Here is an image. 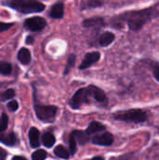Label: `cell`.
<instances>
[{
    "mask_svg": "<svg viewBox=\"0 0 159 160\" xmlns=\"http://www.w3.org/2000/svg\"><path fill=\"white\" fill-rule=\"evenodd\" d=\"M39 131L38 129H37L36 128H31V129L29 130V142H30V145L33 148H37L39 146L40 142H39Z\"/></svg>",
    "mask_w": 159,
    "mask_h": 160,
    "instance_id": "30bf717a",
    "label": "cell"
},
{
    "mask_svg": "<svg viewBox=\"0 0 159 160\" xmlns=\"http://www.w3.org/2000/svg\"><path fill=\"white\" fill-rule=\"evenodd\" d=\"M7 151L0 147V160H6V158H7Z\"/></svg>",
    "mask_w": 159,
    "mask_h": 160,
    "instance_id": "f546056e",
    "label": "cell"
},
{
    "mask_svg": "<svg viewBox=\"0 0 159 160\" xmlns=\"http://www.w3.org/2000/svg\"><path fill=\"white\" fill-rule=\"evenodd\" d=\"M114 38H115V36L112 32H105L104 34L101 35L99 38V44L103 47L109 46L111 43L113 42Z\"/></svg>",
    "mask_w": 159,
    "mask_h": 160,
    "instance_id": "4fadbf2b",
    "label": "cell"
},
{
    "mask_svg": "<svg viewBox=\"0 0 159 160\" xmlns=\"http://www.w3.org/2000/svg\"><path fill=\"white\" fill-rule=\"evenodd\" d=\"M34 41V38H33V37H27V38H26V43L27 44H30V43H32Z\"/></svg>",
    "mask_w": 159,
    "mask_h": 160,
    "instance_id": "4dcf8cb0",
    "label": "cell"
},
{
    "mask_svg": "<svg viewBox=\"0 0 159 160\" xmlns=\"http://www.w3.org/2000/svg\"><path fill=\"white\" fill-rule=\"evenodd\" d=\"M100 58V53L98 52H89L85 55L82 63L80 66L81 69H86L88 68L90 66H92L93 64H95L96 62H97Z\"/></svg>",
    "mask_w": 159,
    "mask_h": 160,
    "instance_id": "ba28073f",
    "label": "cell"
},
{
    "mask_svg": "<svg viewBox=\"0 0 159 160\" xmlns=\"http://www.w3.org/2000/svg\"><path fill=\"white\" fill-rule=\"evenodd\" d=\"M12 25H13L12 23H7V22H0V32H4V31L7 30Z\"/></svg>",
    "mask_w": 159,
    "mask_h": 160,
    "instance_id": "f1b7e54d",
    "label": "cell"
},
{
    "mask_svg": "<svg viewBox=\"0 0 159 160\" xmlns=\"http://www.w3.org/2000/svg\"><path fill=\"white\" fill-rule=\"evenodd\" d=\"M87 89H88L90 97L95 98L97 102H106V100H107L106 95L101 89H99L94 85H90L89 87H87Z\"/></svg>",
    "mask_w": 159,
    "mask_h": 160,
    "instance_id": "9c48e42d",
    "label": "cell"
},
{
    "mask_svg": "<svg viewBox=\"0 0 159 160\" xmlns=\"http://www.w3.org/2000/svg\"><path fill=\"white\" fill-rule=\"evenodd\" d=\"M105 129V127L99 123V122H92L89 127L87 128L86 129V133L87 135H91V134H95V133H97L99 131H102Z\"/></svg>",
    "mask_w": 159,
    "mask_h": 160,
    "instance_id": "5bb4252c",
    "label": "cell"
},
{
    "mask_svg": "<svg viewBox=\"0 0 159 160\" xmlns=\"http://www.w3.org/2000/svg\"><path fill=\"white\" fill-rule=\"evenodd\" d=\"M71 135L75 138L76 142H78L82 145L85 144L89 140V138L87 136V133H85L83 131H81V130H75V131H73L71 133Z\"/></svg>",
    "mask_w": 159,
    "mask_h": 160,
    "instance_id": "9a60e30c",
    "label": "cell"
},
{
    "mask_svg": "<svg viewBox=\"0 0 159 160\" xmlns=\"http://www.w3.org/2000/svg\"><path fill=\"white\" fill-rule=\"evenodd\" d=\"M12 160H27L26 158H22V157H14Z\"/></svg>",
    "mask_w": 159,
    "mask_h": 160,
    "instance_id": "1f68e13d",
    "label": "cell"
},
{
    "mask_svg": "<svg viewBox=\"0 0 159 160\" xmlns=\"http://www.w3.org/2000/svg\"><path fill=\"white\" fill-rule=\"evenodd\" d=\"M50 15L55 19L62 18L64 15V5L62 3H57V4L53 5V7L51 9Z\"/></svg>",
    "mask_w": 159,
    "mask_h": 160,
    "instance_id": "8fae6325",
    "label": "cell"
},
{
    "mask_svg": "<svg viewBox=\"0 0 159 160\" xmlns=\"http://www.w3.org/2000/svg\"><path fill=\"white\" fill-rule=\"evenodd\" d=\"M150 69L153 72V75L155 77V79L159 82V63L157 61H151L150 65H149Z\"/></svg>",
    "mask_w": 159,
    "mask_h": 160,
    "instance_id": "ffe728a7",
    "label": "cell"
},
{
    "mask_svg": "<svg viewBox=\"0 0 159 160\" xmlns=\"http://www.w3.org/2000/svg\"><path fill=\"white\" fill-rule=\"evenodd\" d=\"M114 118L116 120L125 121L127 123H142L147 120V114L145 112L140 109H132L126 112H117L114 114Z\"/></svg>",
    "mask_w": 159,
    "mask_h": 160,
    "instance_id": "3957f363",
    "label": "cell"
},
{
    "mask_svg": "<svg viewBox=\"0 0 159 160\" xmlns=\"http://www.w3.org/2000/svg\"><path fill=\"white\" fill-rule=\"evenodd\" d=\"M92 160H104V158H101V157H96V158H94Z\"/></svg>",
    "mask_w": 159,
    "mask_h": 160,
    "instance_id": "d6a6232c",
    "label": "cell"
},
{
    "mask_svg": "<svg viewBox=\"0 0 159 160\" xmlns=\"http://www.w3.org/2000/svg\"><path fill=\"white\" fill-rule=\"evenodd\" d=\"M8 124V117L7 116L6 113H3L2 116L0 117V132H3L4 130L7 129Z\"/></svg>",
    "mask_w": 159,
    "mask_h": 160,
    "instance_id": "603a6c76",
    "label": "cell"
},
{
    "mask_svg": "<svg viewBox=\"0 0 159 160\" xmlns=\"http://www.w3.org/2000/svg\"><path fill=\"white\" fill-rule=\"evenodd\" d=\"M15 96V92L13 89H7V91L4 92V94L2 95V100H7L10 99L12 98H14Z\"/></svg>",
    "mask_w": 159,
    "mask_h": 160,
    "instance_id": "d4e9b609",
    "label": "cell"
},
{
    "mask_svg": "<svg viewBox=\"0 0 159 160\" xmlns=\"http://www.w3.org/2000/svg\"><path fill=\"white\" fill-rule=\"evenodd\" d=\"M102 4L103 3L101 0H88L86 6L88 8H97V7H100Z\"/></svg>",
    "mask_w": 159,
    "mask_h": 160,
    "instance_id": "484cf974",
    "label": "cell"
},
{
    "mask_svg": "<svg viewBox=\"0 0 159 160\" xmlns=\"http://www.w3.org/2000/svg\"><path fill=\"white\" fill-rule=\"evenodd\" d=\"M18 59L20 60V62L23 65H27L29 64L30 60H31V54H30V52L25 49V48H22L20 50L19 53H18Z\"/></svg>",
    "mask_w": 159,
    "mask_h": 160,
    "instance_id": "2e32d148",
    "label": "cell"
},
{
    "mask_svg": "<svg viewBox=\"0 0 159 160\" xmlns=\"http://www.w3.org/2000/svg\"><path fill=\"white\" fill-rule=\"evenodd\" d=\"M89 98H90V95H89L88 89L82 88L74 94L69 104L73 109H79L82 104L89 102Z\"/></svg>",
    "mask_w": 159,
    "mask_h": 160,
    "instance_id": "5b68a950",
    "label": "cell"
},
{
    "mask_svg": "<svg viewBox=\"0 0 159 160\" xmlns=\"http://www.w3.org/2000/svg\"><path fill=\"white\" fill-rule=\"evenodd\" d=\"M157 15H159V5H156L150 8L126 12L120 16V19L127 23L131 31L138 32Z\"/></svg>",
    "mask_w": 159,
    "mask_h": 160,
    "instance_id": "6da1fadb",
    "label": "cell"
},
{
    "mask_svg": "<svg viewBox=\"0 0 159 160\" xmlns=\"http://www.w3.org/2000/svg\"><path fill=\"white\" fill-rule=\"evenodd\" d=\"M54 154L58 158H64V159H67L69 158L68 151L62 145H58V146H56L54 148Z\"/></svg>",
    "mask_w": 159,
    "mask_h": 160,
    "instance_id": "d6986e66",
    "label": "cell"
},
{
    "mask_svg": "<svg viewBox=\"0 0 159 160\" xmlns=\"http://www.w3.org/2000/svg\"><path fill=\"white\" fill-rule=\"evenodd\" d=\"M75 55H70L69 56V58H68V61H67V68H66V71H65V73L67 74L68 71H69V69H70V68L74 65V63H75Z\"/></svg>",
    "mask_w": 159,
    "mask_h": 160,
    "instance_id": "4316f807",
    "label": "cell"
},
{
    "mask_svg": "<svg viewBox=\"0 0 159 160\" xmlns=\"http://www.w3.org/2000/svg\"><path fill=\"white\" fill-rule=\"evenodd\" d=\"M83 25H84L85 27L101 26V25H104V21H103L102 18L96 17V18H92V19L85 20V21L83 22Z\"/></svg>",
    "mask_w": 159,
    "mask_h": 160,
    "instance_id": "e0dca14e",
    "label": "cell"
},
{
    "mask_svg": "<svg viewBox=\"0 0 159 160\" xmlns=\"http://www.w3.org/2000/svg\"><path fill=\"white\" fill-rule=\"evenodd\" d=\"M24 26L31 31H39L46 26V21L41 17H32L24 22Z\"/></svg>",
    "mask_w": 159,
    "mask_h": 160,
    "instance_id": "8992f818",
    "label": "cell"
},
{
    "mask_svg": "<svg viewBox=\"0 0 159 160\" xmlns=\"http://www.w3.org/2000/svg\"><path fill=\"white\" fill-rule=\"evenodd\" d=\"M69 149H70V153L72 155H74L77 151V142L71 134L69 137Z\"/></svg>",
    "mask_w": 159,
    "mask_h": 160,
    "instance_id": "cb8c5ba5",
    "label": "cell"
},
{
    "mask_svg": "<svg viewBox=\"0 0 159 160\" xmlns=\"http://www.w3.org/2000/svg\"><path fill=\"white\" fill-rule=\"evenodd\" d=\"M11 72V65L7 62L0 63V73L3 75H8Z\"/></svg>",
    "mask_w": 159,
    "mask_h": 160,
    "instance_id": "44dd1931",
    "label": "cell"
},
{
    "mask_svg": "<svg viewBox=\"0 0 159 160\" xmlns=\"http://www.w3.org/2000/svg\"><path fill=\"white\" fill-rule=\"evenodd\" d=\"M7 108L11 111V112H15L17 111V109L19 108V104L16 100H12L7 104Z\"/></svg>",
    "mask_w": 159,
    "mask_h": 160,
    "instance_id": "83f0119b",
    "label": "cell"
},
{
    "mask_svg": "<svg viewBox=\"0 0 159 160\" xmlns=\"http://www.w3.org/2000/svg\"><path fill=\"white\" fill-rule=\"evenodd\" d=\"M7 4L22 13L40 12L45 8V6L37 0H9Z\"/></svg>",
    "mask_w": 159,
    "mask_h": 160,
    "instance_id": "7a4b0ae2",
    "label": "cell"
},
{
    "mask_svg": "<svg viewBox=\"0 0 159 160\" xmlns=\"http://www.w3.org/2000/svg\"><path fill=\"white\" fill-rule=\"evenodd\" d=\"M42 142H43L44 146H46L47 148H51L55 143V138L52 134L47 132L42 137Z\"/></svg>",
    "mask_w": 159,
    "mask_h": 160,
    "instance_id": "ac0fdd59",
    "label": "cell"
},
{
    "mask_svg": "<svg viewBox=\"0 0 159 160\" xmlns=\"http://www.w3.org/2000/svg\"><path fill=\"white\" fill-rule=\"evenodd\" d=\"M0 142H3L6 145L12 146V145L15 144L16 137H15L14 133H12V132L7 133V134H4V133L1 132V134H0Z\"/></svg>",
    "mask_w": 159,
    "mask_h": 160,
    "instance_id": "7c38bea8",
    "label": "cell"
},
{
    "mask_svg": "<svg viewBox=\"0 0 159 160\" xmlns=\"http://www.w3.org/2000/svg\"><path fill=\"white\" fill-rule=\"evenodd\" d=\"M93 143L102 146H110L113 142V137L111 133L105 132L100 135H97L92 139Z\"/></svg>",
    "mask_w": 159,
    "mask_h": 160,
    "instance_id": "52a82bcc",
    "label": "cell"
},
{
    "mask_svg": "<svg viewBox=\"0 0 159 160\" xmlns=\"http://www.w3.org/2000/svg\"><path fill=\"white\" fill-rule=\"evenodd\" d=\"M35 112L37 118L46 123L53 122L55 119V115L57 112V108L55 106H42V105H36Z\"/></svg>",
    "mask_w": 159,
    "mask_h": 160,
    "instance_id": "277c9868",
    "label": "cell"
},
{
    "mask_svg": "<svg viewBox=\"0 0 159 160\" xmlns=\"http://www.w3.org/2000/svg\"><path fill=\"white\" fill-rule=\"evenodd\" d=\"M46 158H47V153L42 149H39V150L34 152L32 155L33 160H44Z\"/></svg>",
    "mask_w": 159,
    "mask_h": 160,
    "instance_id": "7402d4cb",
    "label": "cell"
}]
</instances>
